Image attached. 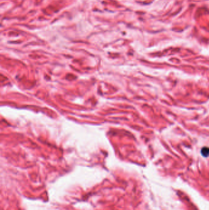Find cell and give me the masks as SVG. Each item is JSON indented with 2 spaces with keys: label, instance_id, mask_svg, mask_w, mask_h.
Returning <instances> with one entry per match:
<instances>
[{
  "label": "cell",
  "instance_id": "obj_1",
  "mask_svg": "<svg viewBox=\"0 0 209 210\" xmlns=\"http://www.w3.org/2000/svg\"><path fill=\"white\" fill-rule=\"evenodd\" d=\"M202 154L205 157L208 156V155H209V148H202Z\"/></svg>",
  "mask_w": 209,
  "mask_h": 210
}]
</instances>
